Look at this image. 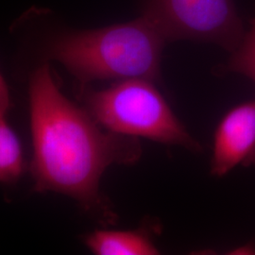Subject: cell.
<instances>
[{
	"label": "cell",
	"mask_w": 255,
	"mask_h": 255,
	"mask_svg": "<svg viewBox=\"0 0 255 255\" xmlns=\"http://www.w3.org/2000/svg\"><path fill=\"white\" fill-rule=\"evenodd\" d=\"M230 54L223 71L245 76L255 83V14L241 43Z\"/></svg>",
	"instance_id": "ba28073f"
},
{
	"label": "cell",
	"mask_w": 255,
	"mask_h": 255,
	"mask_svg": "<svg viewBox=\"0 0 255 255\" xmlns=\"http://www.w3.org/2000/svg\"><path fill=\"white\" fill-rule=\"evenodd\" d=\"M10 106L9 93L7 83L0 73V115L6 116Z\"/></svg>",
	"instance_id": "9c48e42d"
},
{
	"label": "cell",
	"mask_w": 255,
	"mask_h": 255,
	"mask_svg": "<svg viewBox=\"0 0 255 255\" xmlns=\"http://www.w3.org/2000/svg\"><path fill=\"white\" fill-rule=\"evenodd\" d=\"M29 106L34 190L64 194L102 226L116 225L119 216L101 193V177L113 164H136L142 156L139 138L103 130L64 97L47 62L31 76Z\"/></svg>",
	"instance_id": "6da1fadb"
},
{
	"label": "cell",
	"mask_w": 255,
	"mask_h": 255,
	"mask_svg": "<svg viewBox=\"0 0 255 255\" xmlns=\"http://www.w3.org/2000/svg\"><path fill=\"white\" fill-rule=\"evenodd\" d=\"M239 165H255V100L228 111L214 135L211 174L222 178Z\"/></svg>",
	"instance_id": "5b68a950"
},
{
	"label": "cell",
	"mask_w": 255,
	"mask_h": 255,
	"mask_svg": "<svg viewBox=\"0 0 255 255\" xmlns=\"http://www.w3.org/2000/svg\"><path fill=\"white\" fill-rule=\"evenodd\" d=\"M167 43H210L232 53L246 32L235 0H144L142 13Z\"/></svg>",
	"instance_id": "277c9868"
},
{
	"label": "cell",
	"mask_w": 255,
	"mask_h": 255,
	"mask_svg": "<svg viewBox=\"0 0 255 255\" xmlns=\"http://www.w3.org/2000/svg\"><path fill=\"white\" fill-rule=\"evenodd\" d=\"M166 43L158 27L141 14L126 23L61 32L46 42L43 55L46 61L63 64L80 91L96 81L143 79L158 83Z\"/></svg>",
	"instance_id": "7a4b0ae2"
},
{
	"label": "cell",
	"mask_w": 255,
	"mask_h": 255,
	"mask_svg": "<svg viewBox=\"0 0 255 255\" xmlns=\"http://www.w3.org/2000/svg\"><path fill=\"white\" fill-rule=\"evenodd\" d=\"M84 243L97 255H156L160 254L146 228L114 231L97 230L84 237Z\"/></svg>",
	"instance_id": "8992f818"
},
{
	"label": "cell",
	"mask_w": 255,
	"mask_h": 255,
	"mask_svg": "<svg viewBox=\"0 0 255 255\" xmlns=\"http://www.w3.org/2000/svg\"><path fill=\"white\" fill-rule=\"evenodd\" d=\"M79 96L82 107L104 129L182 146L195 153L201 151V144L176 117L155 82L128 79L103 90L87 86Z\"/></svg>",
	"instance_id": "3957f363"
},
{
	"label": "cell",
	"mask_w": 255,
	"mask_h": 255,
	"mask_svg": "<svg viewBox=\"0 0 255 255\" xmlns=\"http://www.w3.org/2000/svg\"><path fill=\"white\" fill-rule=\"evenodd\" d=\"M24 169L22 147L18 137L0 115V182L17 181Z\"/></svg>",
	"instance_id": "52a82bcc"
}]
</instances>
